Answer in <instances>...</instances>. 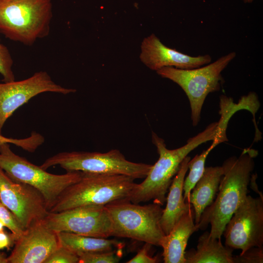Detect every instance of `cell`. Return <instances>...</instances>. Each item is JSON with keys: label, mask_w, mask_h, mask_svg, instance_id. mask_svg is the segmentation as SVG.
I'll return each instance as SVG.
<instances>
[{"label": "cell", "mask_w": 263, "mask_h": 263, "mask_svg": "<svg viewBox=\"0 0 263 263\" xmlns=\"http://www.w3.org/2000/svg\"><path fill=\"white\" fill-rule=\"evenodd\" d=\"M257 153L256 150L245 149L238 157L233 156L224 162V174L216 198L202 214L196 225L198 230H204L210 224V236L221 239L227 223L249 192Z\"/></svg>", "instance_id": "1"}, {"label": "cell", "mask_w": 263, "mask_h": 263, "mask_svg": "<svg viewBox=\"0 0 263 263\" xmlns=\"http://www.w3.org/2000/svg\"><path fill=\"white\" fill-rule=\"evenodd\" d=\"M223 130L218 122L208 125L187 143L174 150L166 148L163 139L152 132V142L155 146L159 158L152 165L144 180L135 184L128 199L134 204L153 200L163 206L166 202V194L181 164L188 155L197 147L209 141L216 142L222 136Z\"/></svg>", "instance_id": "2"}, {"label": "cell", "mask_w": 263, "mask_h": 263, "mask_svg": "<svg viewBox=\"0 0 263 263\" xmlns=\"http://www.w3.org/2000/svg\"><path fill=\"white\" fill-rule=\"evenodd\" d=\"M52 18L51 0H0V33L25 45L49 35Z\"/></svg>", "instance_id": "3"}, {"label": "cell", "mask_w": 263, "mask_h": 263, "mask_svg": "<svg viewBox=\"0 0 263 263\" xmlns=\"http://www.w3.org/2000/svg\"><path fill=\"white\" fill-rule=\"evenodd\" d=\"M122 174L82 172L80 179L59 196L50 212H58L89 205H103L129 198L136 183Z\"/></svg>", "instance_id": "4"}, {"label": "cell", "mask_w": 263, "mask_h": 263, "mask_svg": "<svg viewBox=\"0 0 263 263\" xmlns=\"http://www.w3.org/2000/svg\"><path fill=\"white\" fill-rule=\"evenodd\" d=\"M156 203L141 206L128 198L105 205L112 225V236L128 238L160 246L166 235L161 225L163 209Z\"/></svg>", "instance_id": "5"}, {"label": "cell", "mask_w": 263, "mask_h": 263, "mask_svg": "<svg viewBox=\"0 0 263 263\" xmlns=\"http://www.w3.org/2000/svg\"><path fill=\"white\" fill-rule=\"evenodd\" d=\"M0 168L13 181L37 188L44 198L49 211L60 194L79 181L82 172H66L63 174L49 173L26 158L15 153L8 143L0 145Z\"/></svg>", "instance_id": "6"}, {"label": "cell", "mask_w": 263, "mask_h": 263, "mask_svg": "<svg viewBox=\"0 0 263 263\" xmlns=\"http://www.w3.org/2000/svg\"><path fill=\"white\" fill-rule=\"evenodd\" d=\"M59 166L66 172L122 174L134 179L144 178L151 165L128 160L118 150L106 152L65 151L47 158L40 166L43 169Z\"/></svg>", "instance_id": "7"}, {"label": "cell", "mask_w": 263, "mask_h": 263, "mask_svg": "<svg viewBox=\"0 0 263 263\" xmlns=\"http://www.w3.org/2000/svg\"><path fill=\"white\" fill-rule=\"evenodd\" d=\"M231 52L215 62L203 67L181 69L172 67H163L156 71L161 77L171 80L184 90L190 103L192 125L199 122L201 113L207 95L220 89L222 72L235 57Z\"/></svg>", "instance_id": "8"}, {"label": "cell", "mask_w": 263, "mask_h": 263, "mask_svg": "<svg viewBox=\"0 0 263 263\" xmlns=\"http://www.w3.org/2000/svg\"><path fill=\"white\" fill-rule=\"evenodd\" d=\"M42 222L55 232L104 238L112 236L111 220L103 205H85L58 212H49Z\"/></svg>", "instance_id": "9"}, {"label": "cell", "mask_w": 263, "mask_h": 263, "mask_svg": "<svg viewBox=\"0 0 263 263\" xmlns=\"http://www.w3.org/2000/svg\"><path fill=\"white\" fill-rule=\"evenodd\" d=\"M225 245L242 250L263 245V198L247 195L227 223Z\"/></svg>", "instance_id": "10"}, {"label": "cell", "mask_w": 263, "mask_h": 263, "mask_svg": "<svg viewBox=\"0 0 263 263\" xmlns=\"http://www.w3.org/2000/svg\"><path fill=\"white\" fill-rule=\"evenodd\" d=\"M0 202L26 229L49 213L42 194L35 188L12 180L0 168Z\"/></svg>", "instance_id": "11"}, {"label": "cell", "mask_w": 263, "mask_h": 263, "mask_svg": "<svg viewBox=\"0 0 263 263\" xmlns=\"http://www.w3.org/2000/svg\"><path fill=\"white\" fill-rule=\"evenodd\" d=\"M76 91L56 84L44 71L22 80L0 83V133L14 112L38 94L45 92L67 94Z\"/></svg>", "instance_id": "12"}, {"label": "cell", "mask_w": 263, "mask_h": 263, "mask_svg": "<svg viewBox=\"0 0 263 263\" xmlns=\"http://www.w3.org/2000/svg\"><path fill=\"white\" fill-rule=\"evenodd\" d=\"M14 244L8 263H45L60 245L56 233L47 228L42 220L34 222Z\"/></svg>", "instance_id": "13"}, {"label": "cell", "mask_w": 263, "mask_h": 263, "mask_svg": "<svg viewBox=\"0 0 263 263\" xmlns=\"http://www.w3.org/2000/svg\"><path fill=\"white\" fill-rule=\"evenodd\" d=\"M141 48V60L156 71L166 67L192 69L209 63L211 60L209 55L192 56L169 48L153 34L144 39Z\"/></svg>", "instance_id": "14"}, {"label": "cell", "mask_w": 263, "mask_h": 263, "mask_svg": "<svg viewBox=\"0 0 263 263\" xmlns=\"http://www.w3.org/2000/svg\"><path fill=\"white\" fill-rule=\"evenodd\" d=\"M193 207L176 223L160 244L165 263H186L185 250L192 233L198 229L194 222Z\"/></svg>", "instance_id": "15"}, {"label": "cell", "mask_w": 263, "mask_h": 263, "mask_svg": "<svg viewBox=\"0 0 263 263\" xmlns=\"http://www.w3.org/2000/svg\"><path fill=\"white\" fill-rule=\"evenodd\" d=\"M190 159V157L187 156L182 161L169 189L166 206L163 209L160 222L165 235L169 234L179 219L192 207L191 204L185 202L183 197L184 181Z\"/></svg>", "instance_id": "16"}, {"label": "cell", "mask_w": 263, "mask_h": 263, "mask_svg": "<svg viewBox=\"0 0 263 263\" xmlns=\"http://www.w3.org/2000/svg\"><path fill=\"white\" fill-rule=\"evenodd\" d=\"M223 174L222 166L205 167L203 174L192 189L189 203L193 208L196 225L199 223L205 209L216 198Z\"/></svg>", "instance_id": "17"}, {"label": "cell", "mask_w": 263, "mask_h": 263, "mask_svg": "<svg viewBox=\"0 0 263 263\" xmlns=\"http://www.w3.org/2000/svg\"><path fill=\"white\" fill-rule=\"evenodd\" d=\"M233 250L206 231L199 238L196 250L185 252L186 263H233Z\"/></svg>", "instance_id": "18"}, {"label": "cell", "mask_w": 263, "mask_h": 263, "mask_svg": "<svg viewBox=\"0 0 263 263\" xmlns=\"http://www.w3.org/2000/svg\"><path fill=\"white\" fill-rule=\"evenodd\" d=\"M60 245L76 254L79 253L112 251L114 247H120V243L107 238L86 236L66 232H56Z\"/></svg>", "instance_id": "19"}, {"label": "cell", "mask_w": 263, "mask_h": 263, "mask_svg": "<svg viewBox=\"0 0 263 263\" xmlns=\"http://www.w3.org/2000/svg\"><path fill=\"white\" fill-rule=\"evenodd\" d=\"M214 148L210 145L206 150L200 154L196 155L188 163L189 173L185 178L183 184V197L186 203H189L190 192L204 172L206 159Z\"/></svg>", "instance_id": "20"}, {"label": "cell", "mask_w": 263, "mask_h": 263, "mask_svg": "<svg viewBox=\"0 0 263 263\" xmlns=\"http://www.w3.org/2000/svg\"><path fill=\"white\" fill-rule=\"evenodd\" d=\"M44 141V137L36 132H32L29 136L22 139L8 138L0 133V145L4 143L12 144L30 152L36 151Z\"/></svg>", "instance_id": "21"}, {"label": "cell", "mask_w": 263, "mask_h": 263, "mask_svg": "<svg viewBox=\"0 0 263 263\" xmlns=\"http://www.w3.org/2000/svg\"><path fill=\"white\" fill-rule=\"evenodd\" d=\"M78 263H117L120 259V255L114 251L79 253Z\"/></svg>", "instance_id": "22"}, {"label": "cell", "mask_w": 263, "mask_h": 263, "mask_svg": "<svg viewBox=\"0 0 263 263\" xmlns=\"http://www.w3.org/2000/svg\"><path fill=\"white\" fill-rule=\"evenodd\" d=\"M0 218L4 226L11 231V235L15 242L25 233V229L14 214L0 203Z\"/></svg>", "instance_id": "23"}, {"label": "cell", "mask_w": 263, "mask_h": 263, "mask_svg": "<svg viewBox=\"0 0 263 263\" xmlns=\"http://www.w3.org/2000/svg\"><path fill=\"white\" fill-rule=\"evenodd\" d=\"M13 65V60L9 50L0 41V74L3 76L4 82L15 80Z\"/></svg>", "instance_id": "24"}, {"label": "cell", "mask_w": 263, "mask_h": 263, "mask_svg": "<svg viewBox=\"0 0 263 263\" xmlns=\"http://www.w3.org/2000/svg\"><path fill=\"white\" fill-rule=\"evenodd\" d=\"M77 255L70 249L59 245L48 258L45 263H78Z\"/></svg>", "instance_id": "25"}, {"label": "cell", "mask_w": 263, "mask_h": 263, "mask_svg": "<svg viewBox=\"0 0 263 263\" xmlns=\"http://www.w3.org/2000/svg\"><path fill=\"white\" fill-rule=\"evenodd\" d=\"M233 263H262L263 248L253 247L239 255L233 256Z\"/></svg>", "instance_id": "26"}, {"label": "cell", "mask_w": 263, "mask_h": 263, "mask_svg": "<svg viewBox=\"0 0 263 263\" xmlns=\"http://www.w3.org/2000/svg\"><path fill=\"white\" fill-rule=\"evenodd\" d=\"M149 244L146 243L145 246L141 249L137 254L127 263H155L158 262L156 257H152L149 255L148 251L150 248Z\"/></svg>", "instance_id": "27"}, {"label": "cell", "mask_w": 263, "mask_h": 263, "mask_svg": "<svg viewBox=\"0 0 263 263\" xmlns=\"http://www.w3.org/2000/svg\"><path fill=\"white\" fill-rule=\"evenodd\" d=\"M15 242L11 234H8L4 230L0 231V250L5 248L9 250Z\"/></svg>", "instance_id": "28"}, {"label": "cell", "mask_w": 263, "mask_h": 263, "mask_svg": "<svg viewBox=\"0 0 263 263\" xmlns=\"http://www.w3.org/2000/svg\"><path fill=\"white\" fill-rule=\"evenodd\" d=\"M6 256L0 251V263H8Z\"/></svg>", "instance_id": "29"}, {"label": "cell", "mask_w": 263, "mask_h": 263, "mask_svg": "<svg viewBox=\"0 0 263 263\" xmlns=\"http://www.w3.org/2000/svg\"><path fill=\"white\" fill-rule=\"evenodd\" d=\"M4 227V225L1 219L0 218V231L3 230V228Z\"/></svg>", "instance_id": "30"}, {"label": "cell", "mask_w": 263, "mask_h": 263, "mask_svg": "<svg viewBox=\"0 0 263 263\" xmlns=\"http://www.w3.org/2000/svg\"><path fill=\"white\" fill-rule=\"evenodd\" d=\"M244 2H251L253 0H243Z\"/></svg>", "instance_id": "31"}, {"label": "cell", "mask_w": 263, "mask_h": 263, "mask_svg": "<svg viewBox=\"0 0 263 263\" xmlns=\"http://www.w3.org/2000/svg\"></svg>", "instance_id": "32"}]
</instances>
